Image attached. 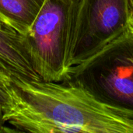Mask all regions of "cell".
Returning <instances> with one entry per match:
<instances>
[{"label":"cell","mask_w":133,"mask_h":133,"mask_svg":"<svg viewBox=\"0 0 133 133\" xmlns=\"http://www.w3.org/2000/svg\"><path fill=\"white\" fill-rule=\"evenodd\" d=\"M4 120L18 132L133 133V111L107 104L79 84L5 72Z\"/></svg>","instance_id":"obj_1"},{"label":"cell","mask_w":133,"mask_h":133,"mask_svg":"<svg viewBox=\"0 0 133 133\" xmlns=\"http://www.w3.org/2000/svg\"><path fill=\"white\" fill-rule=\"evenodd\" d=\"M76 0H45L23 43L34 70L44 81L69 79L72 23Z\"/></svg>","instance_id":"obj_2"},{"label":"cell","mask_w":133,"mask_h":133,"mask_svg":"<svg viewBox=\"0 0 133 133\" xmlns=\"http://www.w3.org/2000/svg\"><path fill=\"white\" fill-rule=\"evenodd\" d=\"M69 80L107 104L133 111V34L130 30L72 66Z\"/></svg>","instance_id":"obj_3"},{"label":"cell","mask_w":133,"mask_h":133,"mask_svg":"<svg viewBox=\"0 0 133 133\" xmlns=\"http://www.w3.org/2000/svg\"><path fill=\"white\" fill-rule=\"evenodd\" d=\"M132 14V0H76L69 57L71 68L125 33Z\"/></svg>","instance_id":"obj_4"},{"label":"cell","mask_w":133,"mask_h":133,"mask_svg":"<svg viewBox=\"0 0 133 133\" xmlns=\"http://www.w3.org/2000/svg\"><path fill=\"white\" fill-rule=\"evenodd\" d=\"M0 67L28 79H41L32 67L23 36L7 26L0 28Z\"/></svg>","instance_id":"obj_5"},{"label":"cell","mask_w":133,"mask_h":133,"mask_svg":"<svg viewBox=\"0 0 133 133\" xmlns=\"http://www.w3.org/2000/svg\"><path fill=\"white\" fill-rule=\"evenodd\" d=\"M45 0H0V20L21 36L26 35Z\"/></svg>","instance_id":"obj_6"},{"label":"cell","mask_w":133,"mask_h":133,"mask_svg":"<svg viewBox=\"0 0 133 133\" xmlns=\"http://www.w3.org/2000/svg\"><path fill=\"white\" fill-rule=\"evenodd\" d=\"M6 70L0 67V133L12 132V130L8 129L5 127V122L4 120V112H3V97H2V87L3 82Z\"/></svg>","instance_id":"obj_7"},{"label":"cell","mask_w":133,"mask_h":133,"mask_svg":"<svg viewBox=\"0 0 133 133\" xmlns=\"http://www.w3.org/2000/svg\"><path fill=\"white\" fill-rule=\"evenodd\" d=\"M129 30L133 34V14L131 17V19H130V22H129Z\"/></svg>","instance_id":"obj_8"},{"label":"cell","mask_w":133,"mask_h":133,"mask_svg":"<svg viewBox=\"0 0 133 133\" xmlns=\"http://www.w3.org/2000/svg\"><path fill=\"white\" fill-rule=\"evenodd\" d=\"M132 3H133V0H132Z\"/></svg>","instance_id":"obj_9"}]
</instances>
